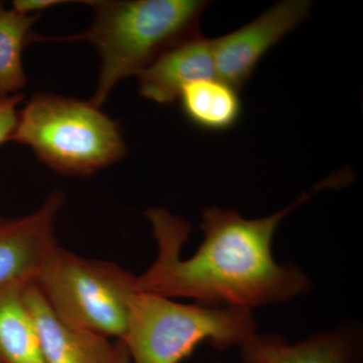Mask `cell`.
Segmentation results:
<instances>
[{"label":"cell","mask_w":363,"mask_h":363,"mask_svg":"<svg viewBox=\"0 0 363 363\" xmlns=\"http://www.w3.org/2000/svg\"><path fill=\"white\" fill-rule=\"evenodd\" d=\"M333 177L290 206L259 219H245L235 210L210 207L202 213L204 240L190 259L181 250L191 233L185 219L164 208L145 213L157 241L156 259L136 277V288L161 297L194 298L200 305L250 310L283 303L310 290L311 281L294 264L274 259L277 227L296 207L320 189L335 186Z\"/></svg>","instance_id":"obj_1"},{"label":"cell","mask_w":363,"mask_h":363,"mask_svg":"<svg viewBox=\"0 0 363 363\" xmlns=\"http://www.w3.org/2000/svg\"><path fill=\"white\" fill-rule=\"evenodd\" d=\"M94 21L68 37H33V42H79L94 45L101 60L91 104L100 108L119 81L145 70L174 45L199 35L201 0H91Z\"/></svg>","instance_id":"obj_2"},{"label":"cell","mask_w":363,"mask_h":363,"mask_svg":"<svg viewBox=\"0 0 363 363\" xmlns=\"http://www.w3.org/2000/svg\"><path fill=\"white\" fill-rule=\"evenodd\" d=\"M9 142L30 147L63 175L87 176L126 154L121 126L91 102L37 93L18 111Z\"/></svg>","instance_id":"obj_3"},{"label":"cell","mask_w":363,"mask_h":363,"mask_svg":"<svg viewBox=\"0 0 363 363\" xmlns=\"http://www.w3.org/2000/svg\"><path fill=\"white\" fill-rule=\"evenodd\" d=\"M250 310L185 305L138 291L121 342L133 363H180L208 341L218 350L241 346L257 334Z\"/></svg>","instance_id":"obj_4"},{"label":"cell","mask_w":363,"mask_h":363,"mask_svg":"<svg viewBox=\"0 0 363 363\" xmlns=\"http://www.w3.org/2000/svg\"><path fill=\"white\" fill-rule=\"evenodd\" d=\"M55 314L67 324L123 339L136 276L111 262L89 259L57 245L33 281Z\"/></svg>","instance_id":"obj_5"},{"label":"cell","mask_w":363,"mask_h":363,"mask_svg":"<svg viewBox=\"0 0 363 363\" xmlns=\"http://www.w3.org/2000/svg\"><path fill=\"white\" fill-rule=\"evenodd\" d=\"M311 2L285 0L234 32L212 40L217 78L242 87L262 57L308 18Z\"/></svg>","instance_id":"obj_6"},{"label":"cell","mask_w":363,"mask_h":363,"mask_svg":"<svg viewBox=\"0 0 363 363\" xmlns=\"http://www.w3.org/2000/svg\"><path fill=\"white\" fill-rule=\"evenodd\" d=\"M65 195L52 192L39 209L23 216H0V290L33 281L43 262L58 245L55 220Z\"/></svg>","instance_id":"obj_7"},{"label":"cell","mask_w":363,"mask_h":363,"mask_svg":"<svg viewBox=\"0 0 363 363\" xmlns=\"http://www.w3.org/2000/svg\"><path fill=\"white\" fill-rule=\"evenodd\" d=\"M23 298L39 334L47 363H121L128 350L121 341L112 343L100 334L60 319L33 281L23 288Z\"/></svg>","instance_id":"obj_8"},{"label":"cell","mask_w":363,"mask_h":363,"mask_svg":"<svg viewBox=\"0 0 363 363\" xmlns=\"http://www.w3.org/2000/svg\"><path fill=\"white\" fill-rule=\"evenodd\" d=\"M138 77L142 96L157 104H173L188 85L217 77L213 43L196 35L162 52Z\"/></svg>","instance_id":"obj_9"},{"label":"cell","mask_w":363,"mask_h":363,"mask_svg":"<svg viewBox=\"0 0 363 363\" xmlns=\"http://www.w3.org/2000/svg\"><path fill=\"white\" fill-rule=\"evenodd\" d=\"M245 363H357L358 344L350 332H321L290 344L279 336L255 334L241 346Z\"/></svg>","instance_id":"obj_10"},{"label":"cell","mask_w":363,"mask_h":363,"mask_svg":"<svg viewBox=\"0 0 363 363\" xmlns=\"http://www.w3.org/2000/svg\"><path fill=\"white\" fill-rule=\"evenodd\" d=\"M179 99L186 118L204 130H229L238 123L242 112L238 88L217 77L188 85Z\"/></svg>","instance_id":"obj_11"},{"label":"cell","mask_w":363,"mask_h":363,"mask_svg":"<svg viewBox=\"0 0 363 363\" xmlns=\"http://www.w3.org/2000/svg\"><path fill=\"white\" fill-rule=\"evenodd\" d=\"M25 286L0 290V363H47L23 298Z\"/></svg>","instance_id":"obj_12"},{"label":"cell","mask_w":363,"mask_h":363,"mask_svg":"<svg viewBox=\"0 0 363 363\" xmlns=\"http://www.w3.org/2000/svg\"><path fill=\"white\" fill-rule=\"evenodd\" d=\"M40 16L16 13L0 1V100L18 94L26 87L23 52L33 43L32 26Z\"/></svg>","instance_id":"obj_13"},{"label":"cell","mask_w":363,"mask_h":363,"mask_svg":"<svg viewBox=\"0 0 363 363\" xmlns=\"http://www.w3.org/2000/svg\"><path fill=\"white\" fill-rule=\"evenodd\" d=\"M23 100L21 93L0 100V145L11 140L18 121V106Z\"/></svg>","instance_id":"obj_14"},{"label":"cell","mask_w":363,"mask_h":363,"mask_svg":"<svg viewBox=\"0 0 363 363\" xmlns=\"http://www.w3.org/2000/svg\"><path fill=\"white\" fill-rule=\"evenodd\" d=\"M62 4H66V1H61V0H16L13 2V9L16 13L32 16V14H40L45 9L60 6Z\"/></svg>","instance_id":"obj_15"},{"label":"cell","mask_w":363,"mask_h":363,"mask_svg":"<svg viewBox=\"0 0 363 363\" xmlns=\"http://www.w3.org/2000/svg\"><path fill=\"white\" fill-rule=\"evenodd\" d=\"M121 363H131L130 362V355H128V352L126 353V355L125 357H124L123 358V360H121Z\"/></svg>","instance_id":"obj_16"}]
</instances>
